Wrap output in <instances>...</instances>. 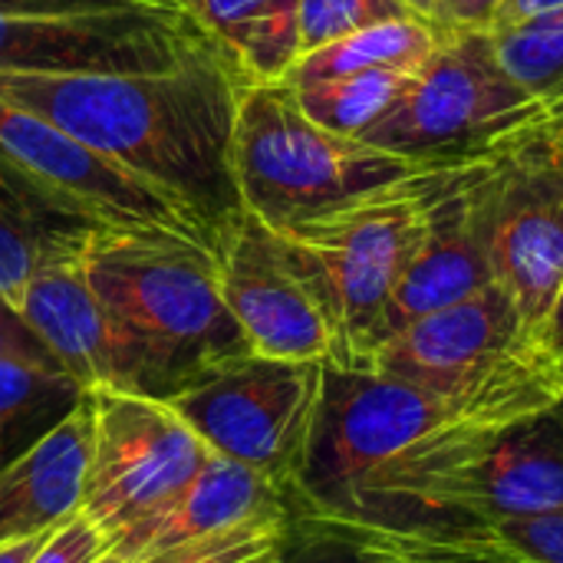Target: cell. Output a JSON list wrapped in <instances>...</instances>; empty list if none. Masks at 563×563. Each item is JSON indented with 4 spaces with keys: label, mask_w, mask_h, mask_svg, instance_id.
Masks as SVG:
<instances>
[{
    "label": "cell",
    "mask_w": 563,
    "mask_h": 563,
    "mask_svg": "<svg viewBox=\"0 0 563 563\" xmlns=\"http://www.w3.org/2000/svg\"><path fill=\"white\" fill-rule=\"evenodd\" d=\"M485 531L521 563H563V518H508Z\"/></svg>",
    "instance_id": "83f0119b"
},
{
    "label": "cell",
    "mask_w": 563,
    "mask_h": 563,
    "mask_svg": "<svg viewBox=\"0 0 563 563\" xmlns=\"http://www.w3.org/2000/svg\"><path fill=\"white\" fill-rule=\"evenodd\" d=\"M109 7H172V3L168 0H0V13H56V10H109Z\"/></svg>",
    "instance_id": "1f68e13d"
},
{
    "label": "cell",
    "mask_w": 563,
    "mask_h": 563,
    "mask_svg": "<svg viewBox=\"0 0 563 563\" xmlns=\"http://www.w3.org/2000/svg\"><path fill=\"white\" fill-rule=\"evenodd\" d=\"M0 360H30L43 366H59L53 353L40 343V336L23 323V317L3 300H0Z\"/></svg>",
    "instance_id": "4dcf8cb0"
},
{
    "label": "cell",
    "mask_w": 563,
    "mask_h": 563,
    "mask_svg": "<svg viewBox=\"0 0 563 563\" xmlns=\"http://www.w3.org/2000/svg\"><path fill=\"white\" fill-rule=\"evenodd\" d=\"M106 228L66 211L7 158H0V300L20 310L23 290L43 264L79 257Z\"/></svg>",
    "instance_id": "ac0fdd59"
},
{
    "label": "cell",
    "mask_w": 563,
    "mask_h": 563,
    "mask_svg": "<svg viewBox=\"0 0 563 563\" xmlns=\"http://www.w3.org/2000/svg\"><path fill=\"white\" fill-rule=\"evenodd\" d=\"M82 267L109 327V386L172 399L251 353L221 297L208 244L172 231H99Z\"/></svg>",
    "instance_id": "7a4b0ae2"
},
{
    "label": "cell",
    "mask_w": 563,
    "mask_h": 563,
    "mask_svg": "<svg viewBox=\"0 0 563 563\" xmlns=\"http://www.w3.org/2000/svg\"><path fill=\"white\" fill-rule=\"evenodd\" d=\"M92 429V399L82 393L59 422L0 468V544L56 531L82 511Z\"/></svg>",
    "instance_id": "9a60e30c"
},
{
    "label": "cell",
    "mask_w": 563,
    "mask_h": 563,
    "mask_svg": "<svg viewBox=\"0 0 563 563\" xmlns=\"http://www.w3.org/2000/svg\"><path fill=\"white\" fill-rule=\"evenodd\" d=\"M0 158L66 211L106 231H172L211 247L205 228L168 195L36 112L0 99ZM214 251V247H211Z\"/></svg>",
    "instance_id": "8fae6325"
},
{
    "label": "cell",
    "mask_w": 563,
    "mask_h": 563,
    "mask_svg": "<svg viewBox=\"0 0 563 563\" xmlns=\"http://www.w3.org/2000/svg\"><path fill=\"white\" fill-rule=\"evenodd\" d=\"M208 33L175 7L0 13V76L162 73Z\"/></svg>",
    "instance_id": "30bf717a"
},
{
    "label": "cell",
    "mask_w": 563,
    "mask_h": 563,
    "mask_svg": "<svg viewBox=\"0 0 563 563\" xmlns=\"http://www.w3.org/2000/svg\"><path fill=\"white\" fill-rule=\"evenodd\" d=\"M558 360H541L472 396H439L379 369L323 363L317 419L294 501L310 521L336 518L373 478L422 442L478 422H505L561 399Z\"/></svg>",
    "instance_id": "3957f363"
},
{
    "label": "cell",
    "mask_w": 563,
    "mask_h": 563,
    "mask_svg": "<svg viewBox=\"0 0 563 563\" xmlns=\"http://www.w3.org/2000/svg\"><path fill=\"white\" fill-rule=\"evenodd\" d=\"M294 515H261L238 528L185 541L135 563H284Z\"/></svg>",
    "instance_id": "7402d4cb"
},
{
    "label": "cell",
    "mask_w": 563,
    "mask_h": 563,
    "mask_svg": "<svg viewBox=\"0 0 563 563\" xmlns=\"http://www.w3.org/2000/svg\"><path fill=\"white\" fill-rule=\"evenodd\" d=\"M188 13L247 82L287 79L300 59V0H195Z\"/></svg>",
    "instance_id": "d6986e66"
},
{
    "label": "cell",
    "mask_w": 563,
    "mask_h": 563,
    "mask_svg": "<svg viewBox=\"0 0 563 563\" xmlns=\"http://www.w3.org/2000/svg\"><path fill=\"white\" fill-rule=\"evenodd\" d=\"M541 360L554 356L525 327L515 300L492 284L389 336L369 369L439 396H472Z\"/></svg>",
    "instance_id": "7c38bea8"
},
{
    "label": "cell",
    "mask_w": 563,
    "mask_h": 563,
    "mask_svg": "<svg viewBox=\"0 0 563 563\" xmlns=\"http://www.w3.org/2000/svg\"><path fill=\"white\" fill-rule=\"evenodd\" d=\"M541 343H544V350H548L554 360H561L563 356V284H561V290H558V300H554L551 313H548V320H544V327H541Z\"/></svg>",
    "instance_id": "836d02e7"
},
{
    "label": "cell",
    "mask_w": 563,
    "mask_h": 563,
    "mask_svg": "<svg viewBox=\"0 0 563 563\" xmlns=\"http://www.w3.org/2000/svg\"><path fill=\"white\" fill-rule=\"evenodd\" d=\"M468 201L495 284L541 340L563 284V139L554 125L544 122L485 158Z\"/></svg>",
    "instance_id": "52a82bcc"
},
{
    "label": "cell",
    "mask_w": 563,
    "mask_h": 563,
    "mask_svg": "<svg viewBox=\"0 0 563 563\" xmlns=\"http://www.w3.org/2000/svg\"><path fill=\"white\" fill-rule=\"evenodd\" d=\"M214 261L221 297L244 330L251 353L307 363L330 360V327L290 267L274 228L244 211L218 244Z\"/></svg>",
    "instance_id": "4fadbf2b"
},
{
    "label": "cell",
    "mask_w": 563,
    "mask_h": 563,
    "mask_svg": "<svg viewBox=\"0 0 563 563\" xmlns=\"http://www.w3.org/2000/svg\"><path fill=\"white\" fill-rule=\"evenodd\" d=\"M501 0H435L432 26L439 33H492Z\"/></svg>",
    "instance_id": "f546056e"
},
{
    "label": "cell",
    "mask_w": 563,
    "mask_h": 563,
    "mask_svg": "<svg viewBox=\"0 0 563 563\" xmlns=\"http://www.w3.org/2000/svg\"><path fill=\"white\" fill-rule=\"evenodd\" d=\"M290 511L287 492L264 472L234 462L228 455L208 452L195 478L152 518L112 541L109 554L122 563H135L178 548L195 538H208L261 515Z\"/></svg>",
    "instance_id": "2e32d148"
},
{
    "label": "cell",
    "mask_w": 563,
    "mask_h": 563,
    "mask_svg": "<svg viewBox=\"0 0 563 563\" xmlns=\"http://www.w3.org/2000/svg\"><path fill=\"white\" fill-rule=\"evenodd\" d=\"M419 73L409 69H363L346 76L317 79L307 86H294L300 109L343 135H363L373 129L383 115H389L399 99L412 89Z\"/></svg>",
    "instance_id": "44dd1931"
},
{
    "label": "cell",
    "mask_w": 563,
    "mask_h": 563,
    "mask_svg": "<svg viewBox=\"0 0 563 563\" xmlns=\"http://www.w3.org/2000/svg\"><path fill=\"white\" fill-rule=\"evenodd\" d=\"M478 165L482 162L465 165L455 181L435 198L426 221V234L386 303L379 346L409 323L439 313L452 303H462L495 284L468 201V185Z\"/></svg>",
    "instance_id": "5bb4252c"
},
{
    "label": "cell",
    "mask_w": 563,
    "mask_h": 563,
    "mask_svg": "<svg viewBox=\"0 0 563 563\" xmlns=\"http://www.w3.org/2000/svg\"><path fill=\"white\" fill-rule=\"evenodd\" d=\"M462 168L422 172L350 208L277 231L290 267L330 327L333 350L327 363L373 366L386 303L426 234L435 198Z\"/></svg>",
    "instance_id": "5b68a950"
},
{
    "label": "cell",
    "mask_w": 563,
    "mask_h": 563,
    "mask_svg": "<svg viewBox=\"0 0 563 563\" xmlns=\"http://www.w3.org/2000/svg\"><path fill=\"white\" fill-rule=\"evenodd\" d=\"M416 541L419 563H521L508 554L485 528L449 531H402Z\"/></svg>",
    "instance_id": "4316f807"
},
{
    "label": "cell",
    "mask_w": 563,
    "mask_h": 563,
    "mask_svg": "<svg viewBox=\"0 0 563 563\" xmlns=\"http://www.w3.org/2000/svg\"><path fill=\"white\" fill-rule=\"evenodd\" d=\"M106 554H109L106 534L86 515H76L43 541V548L33 554L30 563H99Z\"/></svg>",
    "instance_id": "f1b7e54d"
},
{
    "label": "cell",
    "mask_w": 563,
    "mask_h": 563,
    "mask_svg": "<svg viewBox=\"0 0 563 563\" xmlns=\"http://www.w3.org/2000/svg\"><path fill=\"white\" fill-rule=\"evenodd\" d=\"M558 383H561V393H563V356L558 360Z\"/></svg>",
    "instance_id": "f35d334b"
},
{
    "label": "cell",
    "mask_w": 563,
    "mask_h": 563,
    "mask_svg": "<svg viewBox=\"0 0 563 563\" xmlns=\"http://www.w3.org/2000/svg\"><path fill=\"white\" fill-rule=\"evenodd\" d=\"M16 313L82 389L112 383L109 327L82 254L43 264L26 284Z\"/></svg>",
    "instance_id": "e0dca14e"
},
{
    "label": "cell",
    "mask_w": 563,
    "mask_h": 563,
    "mask_svg": "<svg viewBox=\"0 0 563 563\" xmlns=\"http://www.w3.org/2000/svg\"><path fill=\"white\" fill-rule=\"evenodd\" d=\"M551 125H554V132L563 139V106H558V109L551 112Z\"/></svg>",
    "instance_id": "8d00e7d4"
},
{
    "label": "cell",
    "mask_w": 563,
    "mask_h": 563,
    "mask_svg": "<svg viewBox=\"0 0 563 563\" xmlns=\"http://www.w3.org/2000/svg\"><path fill=\"white\" fill-rule=\"evenodd\" d=\"M561 7L563 0H501L495 30H508V26L528 23V20H534L541 13H551V10H561Z\"/></svg>",
    "instance_id": "d6a6232c"
},
{
    "label": "cell",
    "mask_w": 563,
    "mask_h": 563,
    "mask_svg": "<svg viewBox=\"0 0 563 563\" xmlns=\"http://www.w3.org/2000/svg\"><path fill=\"white\" fill-rule=\"evenodd\" d=\"M99 563H122V561H115L112 554H106V558H102V561H99Z\"/></svg>",
    "instance_id": "ab89813d"
},
{
    "label": "cell",
    "mask_w": 563,
    "mask_h": 563,
    "mask_svg": "<svg viewBox=\"0 0 563 563\" xmlns=\"http://www.w3.org/2000/svg\"><path fill=\"white\" fill-rule=\"evenodd\" d=\"M303 548L287 554L284 563H419L416 541L402 531H373L330 521H307Z\"/></svg>",
    "instance_id": "d4e9b609"
},
{
    "label": "cell",
    "mask_w": 563,
    "mask_h": 563,
    "mask_svg": "<svg viewBox=\"0 0 563 563\" xmlns=\"http://www.w3.org/2000/svg\"><path fill=\"white\" fill-rule=\"evenodd\" d=\"M82 386L59 366L30 360H0V439L26 422L46 419L56 406L73 409L82 399Z\"/></svg>",
    "instance_id": "603a6c76"
},
{
    "label": "cell",
    "mask_w": 563,
    "mask_h": 563,
    "mask_svg": "<svg viewBox=\"0 0 563 563\" xmlns=\"http://www.w3.org/2000/svg\"><path fill=\"white\" fill-rule=\"evenodd\" d=\"M439 46V30L429 20L402 16L386 20L366 30H356L343 40H333L313 53H303L287 73L290 86H307L330 76L363 73V69H409L419 73Z\"/></svg>",
    "instance_id": "ffe728a7"
},
{
    "label": "cell",
    "mask_w": 563,
    "mask_h": 563,
    "mask_svg": "<svg viewBox=\"0 0 563 563\" xmlns=\"http://www.w3.org/2000/svg\"><path fill=\"white\" fill-rule=\"evenodd\" d=\"M320 379L323 363L247 353L205 373L165 402L211 452L264 472L294 501L317 419Z\"/></svg>",
    "instance_id": "ba28073f"
},
{
    "label": "cell",
    "mask_w": 563,
    "mask_h": 563,
    "mask_svg": "<svg viewBox=\"0 0 563 563\" xmlns=\"http://www.w3.org/2000/svg\"><path fill=\"white\" fill-rule=\"evenodd\" d=\"M409 13H416L419 20H429L432 23V10H435V0H399Z\"/></svg>",
    "instance_id": "d590c367"
},
{
    "label": "cell",
    "mask_w": 563,
    "mask_h": 563,
    "mask_svg": "<svg viewBox=\"0 0 563 563\" xmlns=\"http://www.w3.org/2000/svg\"><path fill=\"white\" fill-rule=\"evenodd\" d=\"M416 16L399 0H300V56L356 30Z\"/></svg>",
    "instance_id": "484cf974"
},
{
    "label": "cell",
    "mask_w": 563,
    "mask_h": 563,
    "mask_svg": "<svg viewBox=\"0 0 563 563\" xmlns=\"http://www.w3.org/2000/svg\"><path fill=\"white\" fill-rule=\"evenodd\" d=\"M495 53L501 66L551 112L563 106V30L518 23L508 30H492Z\"/></svg>",
    "instance_id": "cb8c5ba5"
},
{
    "label": "cell",
    "mask_w": 563,
    "mask_h": 563,
    "mask_svg": "<svg viewBox=\"0 0 563 563\" xmlns=\"http://www.w3.org/2000/svg\"><path fill=\"white\" fill-rule=\"evenodd\" d=\"M231 168L244 211L274 231H290L439 165L412 162L313 122L294 86L277 79L241 86Z\"/></svg>",
    "instance_id": "277c9868"
},
{
    "label": "cell",
    "mask_w": 563,
    "mask_h": 563,
    "mask_svg": "<svg viewBox=\"0 0 563 563\" xmlns=\"http://www.w3.org/2000/svg\"><path fill=\"white\" fill-rule=\"evenodd\" d=\"M544 122L551 109L501 66L492 33H439L412 89L360 139L422 165L455 168L492 158Z\"/></svg>",
    "instance_id": "8992f818"
},
{
    "label": "cell",
    "mask_w": 563,
    "mask_h": 563,
    "mask_svg": "<svg viewBox=\"0 0 563 563\" xmlns=\"http://www.w3.org/2000/svg\"><path fill=\"white\" fill-rule=\"evenodd\" d=\"M92 399V459L82 511L109 541L162 511L201 468L208 445L165 399L119 386L86 389Z\"/></svg>",
    "instance_id": "9c48e42d"
},
{
    "label": "cell",
    "mask_w": 563,
    "mask_h": 563,
    "mask_svg": "<svg viewBox=\"0 0 563 563\" xmlns=\"http://www.w3.org/2000/svg\"><path fill=\"white\" fill-rule=\"evenodd\" d=\"M168 3H172V7H178V10H185V13L195 7V0H168ZM188 16H191V13H188Z\"/></svg>",
    "instance_id": "74e56055"
},
{
    "label": "cell",
    "mask_w": 563,
    "mask_h": 563,
    "mask_svg": "<svg viewBox=\"0 0 563 563\" xmlns=\"http://www.w3.org/2000/svg\"><path fill=\"white\" fill-rule=\"evenodd\" d=\"M244 82L208 36L191 56L162 73L0 76V99L43 115L178 201L218 251L244 214L231 168Z\"/></svg>",
    "instance_id": "6da1fadb"
},
{
    "label": "cell",
    "mask_w": 563,
    "mask_h": 563,
    "mask_svg": "<svg viewBox=\"0 0 563 563\" xmlns=\"http://www.w3.org/2000/svg\"><path fill=\"white\" fill-rule=\"evenodd\" d=\"M53 531L46 534H33V538H23V541H10V544H0V563H30L33 554L43 548V541L49 538Z\"/></svg>",
    "instance_id": "e575fe53"
}]
</instances>
